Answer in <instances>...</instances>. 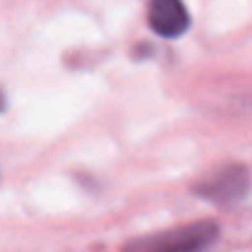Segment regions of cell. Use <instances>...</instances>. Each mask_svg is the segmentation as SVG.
I'll list each match as a JSON object with an SVG mask.
<instances>
[{"instance_id": "1", "label": "cell", "mask_w": 252, "mask_h": 252, "mask_svg": "<svg viewBox=\"0 0 252 252\" xmlns=\"http://www.w3.org/2000/svg\"><path fill=\"white\" fill-rule=\"evenodd\" d=\"M218 237L215 222H188L173 230L136 237L124 247V252H200Z\"/></svg>"}, {"instance_id": "2", "label": "cell", "mask_w": 252, "mask_h": 252, "mask_svg": "<svg viewBox=\"0 0 252 252\" xmlns=\"http://www.w3.org/2000/svg\"><path fill=\"white\" fill-rule=\"evenodd\" d=\"M149 25L161 37H178L188 30L190 15L183 5V0H151Z\"/></svg>"}]
</instances>
